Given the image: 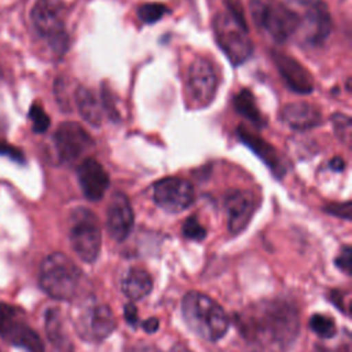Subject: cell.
Listing matches in <instances>:
<instances>
[{
	"label": "cell",
	"mask_w": 352,
	"mask_h": 352,
	"mask_svg": "<svg viewBox=\"0 0 352 352\" xmlns=\"http://www.w3.org/2000/svg\"><path fill=\"white\" fill-rule=\"evenodd\" d=\"M282 118L290 128L305 131L322 122V113L311 103H290L283 109Z\"/></svg>",
	"instance_id": "ac0fdd59"
},
{
	"label": "cell",
	"mask_w": 352,
	"mask_h": 352,
	"mask_svg": "<svg viewBox=\"0 0 352 352\" xmlns=\"http://www.w3.org/2000/svg\"><path fill=\"white\" fill-rule=\"evenodd\" d=\"M77 177L84 195L91 201H99L110 184L107 172L94 158H87L80 164Z\"/></svg>",
	"instance_id": "2e32d148"
},
{
	"label": "cell",
	"mask_w": 352,
	"mask_h": 352,
	"mask_svg": "<svg viewBox=\"0 0 352 352\" xmlns=\"http://www.w3.org/2000/svg\"><path fill=\"white\" fill-rule=\"evenodd\" d=\"M29 118L36 132H44L50 126V117L47 116V113L43 110L40 104H36V103L32 104L29 110Z\"/></svg>",
	"instance_id": "484cf974"
},
{
	"label": "cell",
	"mask_w": 352,
	"mask_h": 352,
	"mask_svg": "<svg viewBox=\"0 0 352 352\" xmlns=\"http://www.w3.org/2000/svg\"><path fill=\"white\" fill-rule=\"evenodd\" d=\"M333 121H334L336 132L341 136V139H345L346 135L344 133V131H349V128H351V120H349L346 116H344V114H336L334 118H333Z\"/></svg>",
	"instance_id": "f546056e"
},
{
	"label": "cell",
	"mask_w": 352,
	"mask_h": 352,
	"mask_svg": "<svg viewBox=\"0 0 352 352\" xmlns=\"http://www.w3.org/2000/svg\"><path fill=\"white\" fill-rule=\"evenodd\" d=\"M217 89V76L212 63L198 58L192 60L187 72V91L192 103L205 107L212 103Z\"/></svg>",
	"instance_id": "7c38bea8"
},
{
	"label": "cell",
	"mask_w": 352,
	"mask_h": 352,
	"mask_svg": "<svg viewBox=\"0 0 352 352\" xmlns=\"http://www.w3.org/2000/svg\"><path fill=\"white\" fill-rule=\"evenodd\" d=\"M234 107L241 116H243L253 124H257V125L263 124L261 113H260V110L254 102V98L249 89H241L234 96Z\"/></svg>",
	"instance_id": "7402d4cb"
},
{
	"label": "cell",
	"mask_w": 352,
	"mask_h": 352,
	"mask_svg": "<svg viewBox=\"0 0 352 352\" xmlns=\"http://www.w3.org/2000/svg\"><path fill=\"white\" fill-rule=\"evenodd\" d=\"M182 314L186 324L206 341H217L228 330L227 314L213 298L204 293H187L182 301Z\"/></svg>",
	"instance_id": "7a4b0ae2"
},
{
	"label": "cell",
	"mask_w": 352,
	"mask_h": 352,
	"mask_svg": "<svg viewBox=\"0 0 352 352\" xmlns=\"http://www.w3.org/2000/svg\"><path fill=\"white\" fill-rule=\"evenodd\" d=\"M74 99L80 116L92 126H99L102 124L103 107L94 91L87 87H78L74 92Z\"/></svg>",
	"instance_id": "d6986e66"
},
{
	"label": "cell",
	"mask_w": 352,
	"mask_h": 352,
	"mask_svg": "<svg viewBox=\"0 0 352 352\" xmlns=\"http://www.w3.org/2000/svg\"><path fill=\"white\" fill-rule=\"evenodd\" d=\"M297 19L296 34L304 45H320L331 32V18L323 0H287Z\"/></svg>",
	"instance_id": "5b68a950"
},
{
	"label": "cell",
	"mask_w": 352,
	"mask_h": 352,
	"mask_svg": "<svg viewBox=\"0 0 352 352\" xmlns=\"http://www.w3.org/2000/svg\"><path fill=\"white\" fill-rule=\"evenodd\" d=\"M65 19L66 6L62 0H37L32 10L34 28L58 52H63L67 48Z\"/></svg>",
	"instance_id": "52a82bcc"
},
{
	"label": "cell",
	"mask_w": 352,
	"mask_h": 352,
	"mask_svg": "<svg viewBox=\"0 0 352 352\" xmlns=\"http://www.w3.org/2000/svg\"><path fill=\"white\" fill-rule=\"evenodd\" d=\"M153 198L165 212L179 213L192 204L194 188L190 182L170 176L161 179L154 184Z\"/></svg>",
	"instance_id": "8fae6325"
},
{
	"label": "cell",
	"mask_w": 352,
	"mask_h": 352,
	"mask_svg": "<svg viewBox=\"0 0 352 352\" xmlns=\"http://www.w3.org/2000/svg\"><path fill=\"white\" fill-rule=\"evenodd\" d=\"M121 289L129 300H142L151 292L153 280L148 272L135 267L128 270V272L124 275L121 280Z\"/></svg>",
	"instance_id": "44dd1931"
},
{
	"label": "cell",
	"mask_w": 352,
	"mask_h": 352,
	"mask_svg": "<svg viewBox=\"0 0 352 352\" xmlns=\"http://www.w3.org/2000/svg\"><path fill=\"white\" fill-rule=\"evenodd\" d=\"M216 41L232 65H241L253 52V44L243 18V12L234 0H228L226 11L213 21Z\"/></svg>",
	"instance_id": "3957f363"
},
{
	"label": "cell",
	"mask_w": 352,
	"mask_h": 352,
	"mask_svg": "<svg viewBox=\"0 0 352 352\" xmlns=\"http://www.w3.org/2000/svg\"><path fill=\"white\" fill-rule=\"evenodd\" d=\"M330 166L334 169V170H342L345 164H344V160L340 158V157H334L330 162Z\"/></svg>",
	"instance_id": "836d02e7"
},
{
	"label": "cell",
	"mask_w": 352,
	"mask_h": 352,
	"mask_svg": "<svg viewBox=\"0 0 352 352\" xmlns=\"http://www.w3.org/2000/svg\"><path fill=\"white\" fill-rule=\"evenodd\" d=\"M168 352H191L187 346H184L183 344H175Z\"/></svg>",
	"instance_id": "e575fe53"
},
{
	"label": "cell",
	"mask_w": 352,
	"mask_h": 352,
	"mask_svg": "<svg viewBox=\"0 0 352 352\" xmlns=\"http://www.w3.org/2000/svg\"><path fill=\"white\" fill-rule=\"evenodd\" d=\"M238 135H239L241 140L245 144H248L275 173L282 172V165H280L279 155L271 144H268L265 140L260 139V136H257L256 133L250 132L249 129H246L243 126H241L238 129Z\"/></svg>",
	"instance_id": "ffe728a7"
},
{
	"label": "cell",
	"mask_w": 352,
	"mask_h": 352,
	"mask_svg": "<svg viewBox=\"0 0 352 352\" xmlns=\"http://www.w3.org/2000/svg\"><path fill=\"white\" fill-rule=\"evenodd\" d=\"M45 326H47V334H48L51 342L56 346L65 348L67 341H66V337H65V333L62 329V322H60L59 314L56 311H48Z\"/></svg>",
	"instance_id": "cb8c5ba5"
},
{
	"label": "cell",
	"mask_w": 352,
	"mask_h": 352,
	"mask_svg": "<svg viewBox=\"0 0 352 352\" xmlns=\"http://www.w3.org/2000/svg\"><path fill=\"white\" fill-rule=\"evenodd\" d=\"M235 323L250 352H287L298 336L300 319L285 300H261L235 316Z\"/></svg>",
	"instance_id": "6da1fadb"
},
{
	"label": "cell",
	"mask_w": 352,
	"mask_h": 352,
	"mask_svg": "<svg viewBox=\"0 0 352 352\" xmlns=\"http://www.w3.org/2000/svg\"><path fill=\"white\" fill-rule=\"evenodd\" d=\"M309 327L320 338H331L337 333L333 318L323 314H314L309 319Z\"/></svg>",
	"instance_id": "603a6c76"
},
{
	"label": "cell",
	"mask_w": 352,
	"mask_h": 352,
	"mask_svg": "<svg viewBox=\"0 0 352 352\" xmlns=\"http://www.w3.org/2000/svg\"><path fill=\"white\" fill-rule=\"evenodd\" d=\"M106 226L110 236L118 242L124 241L133 226V210L124 192H114L106 212Z\"/></svg>",
	"instance_id": "5bb4252c"
},
{
	"label": "cell",
	"mask_w": 352,
	"mask_h": 352,
	"mask_svg": "<svg viewBox=\"0 0 352 352\" xmlns=\"http://www.w3.org/2000/svg\"><path fill=\"white\" fill-rule=\"evenodd\" d=\"M254 197L249 191H232L226 199L228 214V230L231 234H239L249 224L254 213Z\"/></svg>",
	"instance_id": "e0dca14e"
},
{
	"label": "cell",
	"mask_w": 352,
	"mask_h": 352,
	"mask_svg": "<svg viewBox=\"0 0 352 352\" xmlns=\"http://www.w3.org/2000/svg\"><path fill=\"white\" fill-rule=\"evenodd\" d=\"M326 212L334 214V216H338V217H342V219H346L349 220L351 219V202H344V204H330L324 208Z\"/></svg>",
	"instance_id": "f1b7e54d"
},
{
	"label": "cell",
	"mask_w": 352,
	"mask_h": 352,
	"mask_svg": "<svg viewBox=\"0 0 352 352\" xmlns=\"http://www.w3.org/2000/svg\"><path fill=\"white\" fill-rule=\"evenodd\" d=\"M0 337L28 352H44V345L37 333L28 324L25 314L4 302H0Z\"/></svg>",
	"instance_id": "9c48e42d"
},
{
	"label": "cell",
	"mask_w": 352,
	"mask_h": 352,
	"mask_svg": "<svg viewBox=\"0 0 352 352\" xmlns=\"http://www.w3.org/2000/svg\"><path fill=\"white\" fill-rule=\"evenodd\" d=\"M158 319L157 318H148L146 322H143L142 323V327L147 331V333H154V331H157V329H158Z\"/></svg>",
	"instance_id": "d6a6232c"
},
{
	"label": "cell",
	"mask_w": 352,
	"mask_h": 352,
	"mask_svg": "<svg viewBox=\"0 0 352 352\" xmlns=\"http://www.w3.org/2000/svg\"><path fill=\"white\" fill-rule=\"evenodd\" d=\"M54 142L56 151L63 161L78 160L94 146L89 133L74 121L62 122L54 135Z\"/></svg>",
	"instance_id": "4fadbf2b"
},
{
	"label": "cell",
	"mask_w": 352,
	"mask_h": 352,
	"mask_svg": "<svg viewBox=\"0 0 352 352\" xmlns=\"http://www.w3.org/2000/svg\"><path fill=\"white\" fill-rule=\"evenodd\" d=\"M249 6L254 23L275 43H286L296 34L297 19L285 3L279 0H250Z\"/></svg>",
	"instance_id": "8992f818"
},
{
	"label": "cell",
	"mask_w": 352,
	"mask_h": 352,
	"mask_svg": "<svg viewBox=\"0 0 352 352\" xmlns=\"http://www.w3.org/2000/svg\"><path fill=\"white\" fill-rule=\"evenodd\" d=\"M272 59L292 91L297 94H309L314 89V78L311 73L293 56L280 51H274Z\"/></svg>",
	"instance_id": "9a60e30c"
},
{
	"label": "cell",
	"mask_w": 352,
	"mask_h": 352,
	"mask_svg": "<svg viewBox=\"0 0 352 352\" xmlns=\"http://www.w3.org/2000/svg\"><path fill=\"white\" fill-rule=\"evenodd\" d=\"M74 326L81 338L98 342L113 333L116 316L106 304L87 302L78 308Z\"/></svg>",
	"instance_id": "30bf717a"
},
{
	"label": "cell",
	"mask_w": 352,
	"mask_h": 352,
	"mask_svg": "<svg viewBox=\"0 0 352 352\" xmlns=\"http://www.w3.org/2000/svg\"><path fill=\"white\" fill-rule=\"evenodd\" d=\"M82 279L81 270L63 253H52L40 267V286L56 300H72L77 296Z\"/></svg>",
	"instance_id": "277c9868"
},
{
	"label": "cell",
	"mask_w": 352,
	"mask_h": 352,
	"mask_svg": "<svg viewBox=\"0 0 352 352\" xmlns=\"http://www.w3.org/2000/svg\"><path fill=\"white\" fill-rule=\"evenodd\" d=\"M69 235L76 254L87 263H94L99 254L102 241L96 216L85 208L74 210Z\"/></svg>",
	"instance_id": "ba28073f"
},
{
	"label": "cell",
	"mask_w": 352,
	"mask_h": 352,
	"mask_svg": "<svg viewBox=\"0 0 352 352\" xmlns=\"http://www.w3.org/2000/svg\"><path fill=\"white\" fill-rule=\"evenodd\" d=\"M124 316L128 322L129 326L132 327H136L138 326V322H139V316H138V309L133 304H126L125 305V309H124Z\"/></svg>",
	"instance_id": "1f68e13d"
},
{
	"label": "cell",
	"mask_w": 352,
	"mask_h": 352,
	"mask_svg": "<svg viewBox=\"0 0 352 352\" xmlns=\"http://www.w3.org/2000/svg\"><path fill=\"white\" fill-rule=\"evenodd\" d=\"M183 235L192 241H202L206 236V230L194 216H191L183 224Z\"/></svg>",
	"instance_id": "4316f807"
},
{
	"label": "cell",
	"mask_w": 352,
	"mask_h": 352,
	"mask_svg": "<svg viewBox=\"0 0 352 352\" xmlns=\"http://www.w3.org/2000/svg\"><path fill=\"white\" fill-rule=\"evenodd\" d=\"M0 154H4L15 161H23V154L22 151H19L18 148L12 147V146H8L7 143H0Z\"/></svg>",
	"instance_id": "4dcf8cb0"
},
{
	"label": "cell",
	"mask_w": 352,
	"mask_h": 352,
	"mask_svg": "<svg viewBox=\"0 0 352 352\" xmlns=\"http://www.w3.org/2000/svg\"><path fill=\"white\" fill-rule=\"evenodd\" d=\"M166 12L168 8L162 3H144L138 8V16L143 23H154Z\"/></svg>",
	"instance_id": "d4e9b609"
},
{
	"label": "cell",
	"mask_w": 352,
	"mask_h": 352,
	"mask_svg": "<svg viewBox=\"0 0 352 352\" xmlns=\"http://www.w3.org/2000/svg\"><path fill=\"white\" fill-rule=\"evenodd\" d=\"M351 256H352V252H351V248L349 246H344L341 253L337 256L336 258V265L342 271L345 272L346 275L351 274Z\"/></svg>",
	"instance_id": "83f0119b"
}]
</instances>
